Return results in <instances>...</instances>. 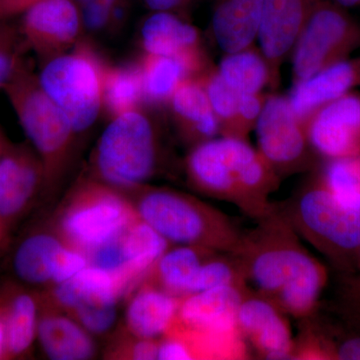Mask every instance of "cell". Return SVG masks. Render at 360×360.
Segmentation results:
<instances>
[{
  "instance_id": "cell-1",
  "label": "cell",
  "mask_w": 360,
  "mask_h": 360,
  "mask_svg": "<svg viewBox=\"0 0 360 360\" xmlns=\"http://www.w3.org/2000/svg\"><path fill=\"white\" fill-rule=\"evenodd\" d=\"M264 227L243 239L236 253L243 277L255 284L260 295L276 303L281 311L295 317L311 314L328 279L326 270L295 243L288 221L262 219Z\"/></svg>"
},
{
  "instance_id": "cell-2",
  "label": "cell",
  "mask_w": 360,
  "mask_h": 360,
  "mask_svg": "<svg viewBox=\"0 0 360 360\" xmlns=\"http://www.w3.org/2000/svg\"><path fill=\"white\" fill-rule=\"evenodd\" d=\"M186 174L200 193L229 201L259 220L272 213L269 194L278 174L246 139L217 136L193 146Z\"/></svg>"
},
{
  "instance_id": "cell-3",
  "label": "cell",
  "mask_w": 360,
  "mask_h": 360,
  "mask_svg": "<svg viewBox=\"0 0 360 360\" xmlns=\"http://www.w3.org/2000/svg\"><path fill=\"white\" fill-rule=\"evenodd\" d=\"M134 205L139 219L172 245H191L236 255L243 243L231 219L212 206L168 188L142 191Z\"/></svg>"
},
{
  "instance_id": "cell-4",
  "label": "cell",
  "mask_w": 360,
  "mask_h": 360,
  "mask_svg": "<svg viewBox=\"0 0 360 360\" xmlns=\"http://www.w3.org/2000/svg\"><path fill=\"white\" fill-rule=\"evenodd\" d=\"M139 217L134 202L115 187L87 181L66 198L56 214L54 232L66 245L87 255L122 236Z\"/></svg>"
},
{
  "instance_id": "cell-5",
  "label": "cell",
  "mask_w": 360,
  "mask_h": 360,
  "mask_svg": "<svg viewBox=\"0 0 360 360\" xmlns=\"http://www.w3.org/2000/svg\"><path fill=\"white\" fill-rule=\"evenodd\" d=\"M158 161L155 127L139 108L113 117L97 144V174L115 188L141 187L155 174Z\"/></svg>"
},
{
  "instance_id": "cell-6",
  "label": "cell",
  "mask_w": 360,
  "mask_h": 360,
  "mask_svg": "<svg viewBox=\"0 0 360 360\" xmlns=\"http://www.w3.org/2000/svg\"><path fill=\"white\" fill-rule=\"evenodd\" d=\"M44 168V181L63 170L75 131L68 116L45 94L39 79L21 70L4 87Z\"/></svg>"
},
{
  "instance_id": "cell-7",
  "label": "cell",
  "mask_w": 360,
  "mask_h": 360,
  "mask_svg": "<svg viewBox=\"0 0 360 360\" xmlns=\"http://www.w3.org/2000/svg\"><path fill=\"white\" fill-rule=\"evenodd\" d=\"M290 224L335 264L359 260L360 214L341 205L323 186L312 187L291 208Z\"/></svg>"
},
{
  "instance_id": "cell-8",
  "label": "cell",
  "mask_w": 360,
  "mask_h": 360,
  "mask_svg": "<svg viewBox=\"0 0 360 360\" xmlns=\"http://www.w3.org/2000/svg\"><path fill=\"white\" fill-rule=\"evenodd\" d=\"M103 70L87 49H80L51 58L40 73V86L68 116L75 134L90 129L98 117Z\"/></svg>"
},
{
  "instance_id": "cell-9",
  "label": "cell",
  "mask_w": 360,
  "mask_h": 360,
  "mask_svg": "<svg viewBox=\"0 0 360 360\" xmlns=\"http://www.w3.org/2000/svg\"><path fill=\"white\" fill-rule=\"evenodd\" d=\"M360 47V25L333 0L321 2L291 51L293 82L349 58Z\"/></svg>"
},
{
  "instance_id": "cell-10",
  "label": "cell",
  "mask_w": 360,
  "mask_h": 360,
  "mask_svg": "<svg viewBox=\"0 0 360 360\" xmlns=\"http://www.w3.org/2000/svg\"><path fill=\"white\" fill-rule=\"evenodd\" d=\"M255 130L258 151L279 177L309 165L314 151L310 146L307 123L296 116L288 96L267 94Z\"/></svg>"
},
{
  "instance_id": "cell-11",
  "label": "cell",
  "mask_w": 360,
  "mask_h": 360,
  "mask_svg": "<svg viewBox=\"0 0 360 360\" xmlns=\"http://www.w3.org/2000/svg\"><path fill=\"white\" fill-rule=\"evenodd\" d=\"M323 0H264L257 41L276 89L281 70L314 9Z\"/></svg>"
},
{
  "instance_id": "cell-12",
  "label": "cell",
  "mask_w": 360,
  "mask_h": 360,
  "mask_svg": "<svg viewBox=\"0 0 360 360\" xmlns=\"http://www.w3.org/2000/svg\"><path fill=\"white\" fill-rule=\"evenodd\" d=\"M312 150L328 160L360 155V92L319 108L307 124Z\"/></svg>"
},
{
  "instance_id": "cell-13",
  "label": "cell",
  "mask_w": 360,
  "mask_h": 360,
  "mask_svg": "<svg viewBox=\"0 0 360 360\" xmlns=\"http://www.w3.org/2000/svg\"><path fill=\"white\" fill-rule=\"evenodd\" d=\"M44 182V168L39 155L22 146H6L0 155V240L11 225L32 205Z\"/></svg>"
},
{
  "instance_id": "cell-14",
  "label": "cell",
  "mask_w": 360,
  "mask_h": 360,
  "mask_svg": "<svg viewBox=\"0 0 360 360\" xmlns=\"http://www.w3.org/2000/svg\"><path fill=\"white\" fill-rule=\"evenodd\" d=\"M141 41L146 53L176 58L191 77L212 70L198 30L175 13L156 11L144 21Z\"/></svg>"
},
{
  "instance_id": "cell-15",
  "label": "cell",
  "mask_w": 360,
  "mask_h": 360,
  "mask_svg": "<svg viewBox=\"0 0 360 360\" xmlns=\"http://www.w3.org/2000/svg\"><path fill=\"white\" fill-rule=\"evenodd\" d=\"M243 286L225 285L187 295L180 300L174 326L195 335L238 331V311Z\"/></svg>"
},
{
  "instance_id": "cell-16",
  "label": "cell",
  "mask_w": 360,
  "mask_h": 360,
  "mask_svg": "<svg viewBox=\"0 0 360 360\" xmlns=\"http://www.w3.org/2000/svg\"><path fill=\"white\" fill-rule=\"evenodd\" d=\"M82 22L73 0H42L25 11L22 30L40 56L53 58L77 40Z\"/></svg>"
},
{
  "instance_id": "cell-17",
  "label": "cell",
  "mask_w": 360,
  "mask_h": 360,
  "mask_svg": "<svg viewBox=\"0 0 360 360\" xmlns=\"http://www.w3.org/2000/svg\"><path fill=\"white\" fill-rule=\"evenodd\" d=\"M281 309L264 296L245 295L239 305L238 326L258 354L266 359L295 356L291 333Z\"/></svg>"
},
{
  "instance_id": "cell-18",
  "label": "cell",
  "mask_w": 360,
  "mask_h": 360,
  "mask_svg": "<svg viewBox=\"0 0 360 360\" xmlns=\"http://www.w3.org/2000/svg\"><path fill=\"white\" fill-rule=\"evenodd\" d=\"M360 86V56L329 66L314 77L295 82L288 98L303 122L319 108Z\"/></svg>"
},
{
  "instance_id": "cell-19",
  "label": "cell",
  "mask_w": 360,
  "mask_h": 360,
  "mask_svg": "<svg viewBox=\"0 0 360 360\" xmlns=\"http://www.w3.org/2000/svg\"><path fill=\"white\" fill-rule=\"evenodd\" d=\"M37 338L51 359L86 360L96 354L92 335L45 295L39 297Z\"/></svg>"
},
{
  "instance_id": "cell-20",
  "label": "cell",
  "mask_w": 360,
  "mask_h": 360,
  "mask_svg": "<svg viewBox=\"0 0 360 360\" xmlns=\"http://www.w3.org/2000/svg\"><path fill=\"white\" fill-rule=\"evenodd\" d=\"M181 298L142 281L127 305L125 324L135 338L158 340L174 326Z\"/></svg>"
},
{
  "instance_id": "cell-21",
  "label": "cell",
  "mask_w": 360,
  "mask_h": 360,
  "mask_svg": "<svg viewBox=\"0 0 360 360\" xmlns=\"http://www.w3.org/2000/svg\"><path fill=\"white\" fill-rule=\"evenodd\" d=\"M168 104L180 134L193 146L219 136V122L200 77L182 80Z\"/></svg>"
},
{
  "instance_id": "cell-22",
  "label": "cell",
  "mask_w": 360,
  "mask_h": 360,
  "mask_svg": "<svg viewBox=\"0 0 360 360\" xmlns=\"http://www.w3.org/2000/svg\"><path fill=\"white\" fill-rule=\"evenodd\" d=\"M122 295L115 277L92 265H87L70 281L51 286L45 295L68 314L84 307H116Z\"/></svg>"
},
{
  "instance_id": "cell-23",
  "label": "cell",
  "mask_w": 360,
  "mask_h": 360,
  "mask_svg": "<svg viewBox=\"0 0 360 360\" xmlns=\"http://www.w3.org/2000/svg\"><path fill=\"white\" fill-rule=\"evenodd\" d=\"M264 0H217L212 30L219 49L232 53L257 40Z\"/></svg>"
},
{
  "instance_id": "cell-24",
  "label": "cell",
  "mask_w": 360,
  "mask_h": 360,
  "mask_svg": "<svg viewBox=\"0 0 360 360\" xmlns=\"http://www.w3.org/2000/svg\"><path fill=\"white\" fill-rule=\"evenodd\" d=\"M39 296L20 286L0 290V315L6 338V359L25 356L37 336Z\"/></svg>"
},
{
  "instance_id": "cell-25",
  "label": "cell",
  "mask_w": 360,
  "mask_h": 360,
  "mask_svg": "<svg viewBox=\"0 0 360 360\" xmlns=\"http://www.w3.org/2000/svg\"><path fill=\"white\" fill-rule=\"evenodd\" d=\"M68 246L56 232L30 234L21 241L14 253L15 276L28 285L51 288Z\"/></svg>"
},
{
  "instance_id": "cell-26",
  "label": "cell",
  "mask_w": 360,
  "mask_h": 360,
  "mask_svg": "<svg viewBox=\"0 0 360 360\" xmlns=\"http://www.w3.org/2000/svg\"><path fill=\"white\" fill-rule=\"evenodd\" d=\"M213 251L191 245L169 248L143 281L155 284L176 297L193 295L201 265Z\"/></svg>"
},
{
  "instance_id": "cell-27",
  "label": "cell",
  "mask_w": 360,
  "mask_h": 360,
  "mask_svg": "<svg viewBox=\"0 0 360 360\" xmlns=\"http://www.w3.org/2000/svg\"><path fill=\"white\" fill-rule=\"evenodd\" d=\"M129 292L148 276L172 243L146 221L135 220L122 234Z\"/></svg>"
},
{
  "instance_id": "cell-28",
  "label": "cell",
  "mask_w": 360,
  "mask_h": 360,
  "mask_svg": "<svg viewBox=\"0 0 360 360\" xmlns=\"http://www.w3.org/2000/svg\"><path fill=\"white\" fill-rule=\"evenodd\" d=\"M217 70L225 84L238 94H262L264 87L270 84L269 65L255 44L243 51L225 54Z\"/></svg>"
},
{
  "instance_id": "cell-29",
  "label": "cell",
  "mask_w": 360,
  "mask_h": 360,
  "mask_svg": "<svg viewBox=\"0 0 360 360\" xmlns=\"http://www.w3.org/2000/svg\"><path fill=\"white\" fill-rule=\"evenodd\" d=\"M143 101L141 65L103 68V106L111 116L137 110Z\"/></svg>"
},
{
  "instance_id": "cell-30",
  "label": "cell",
  "mask_w": 360,
  "mask_h": 360,
  "mask_svg": "<svg viewBox=\"0 0 360 360\" xmlns=\"http://www.w3.org/2000/svg\"><path fill=\"white\" fill-rule=\"evenodd\" d=\"M139 65L143 101L153 105L168 103L180 82L191 77L184 65L169 56L146 53Z\"/></svg>"
},
{
  "instance_id": "cell-31",
  "label": "cell",
  "mask_w": 360,
  "mask_h": 360,
  "mask_svg": "<svg viewBox=\"0 0 360 360\" xmlns=\"http://www.w3.org/2000/svg\"><path fill=\"white\" fill-rule=\"evenodd\" d=\"M208 98L217 116L219 127V136L246 139L241 124V97L236 90L225 82L217 68H212L201 75Z\"/></svg>"
},
{
  "instance_id": "cell-32",
  "label": "cell",
  "mask_w": 360,
  "mask_h": 360,
  "mask_svg": "<svg viewBox=\"0 0 360 360\" xmlns=\"http://www.w3.org/2000/svg\"><path fill=\"white\" fill-rule=\"evenodd\" d=\"M321 186L341 205L360 214V155L328 160Z\"/></svg>"
},
{
  "instance_id": "cell-33",
  "label": "cell",
  "mask_w": 360,
  "mask_h": 360,
  "mask_svg": "<svg viewBox=\"0 0 360 360\" xmlns=\"http://www.w3.org/2000/svg\"><path fill=\"white\" fill-rule=\"evenodd\" d=\"M72 319L86 329L90 335H101L110 331L117 317L116 307H84L71 312Z\"/></svg>"
},
{
  "instance_id": "cell-34",
  "label": "cell",
  "mask_w": 360,
  "mask_h": 360,
  "mask_svg": "<svg viewBox=\"0 0 360 360\" xmlns=\"http://www.w3.org/2000/svg\"><path fill=\"white\" fill-rule=\"evenodd\" d=\"M131 336V340H124L122 343H118L113 352H111V356H117V359H158V340H144Z\"/></svg>"
},
{
  "instance_id": "cell-35",
  "label": "cell",
  "mask_w": 360,
  "mask_h": 360,
  "mask_svg": "<svg viewBox=\"0 0 360 360\" xmlns=\"http://www.w3.org/2000/svg\"><path fill=\"white\" fill-rule=\"evenodd\" d=\"M158 359L189 360L194 359L193 349L186 338L174 329L170 328L167 335L158 340Z\"/></svg>"
},
{
  "instance_id": "cell-36",
  "label": "cell",
  "mask_w": 360,
  "mask_h": 360,
  "mask_svg": "<svg viewBox=\"0 0 360 360\" xmlns=\"http://www.w3.org/2000/svg\"><path fill=\"white\" fill-rule=\"evenodd\" d=\"M15 51L13 35L0 30V87H6L20 70Z\"/></svg>"
},
{
  "instance_id": "cell-37",
  "label": "cell",
  "mask_w": 360,
  "mask_h": 360,
  "mask_svg": "<svg viewBox=\"0 0 360 360\" xmlns=\"http://www.w3.org/2000/svg\"><path fill=\"white\" fill-rule=\"evenodd\" d=\"M116 6L99 2L84 4L80 11L82 23L85 27L94 32L103 30L110 23L111 18H115Z\"/></svg>"
},
{
  "instance_id": "cell-38",
  "label": "cell",
  "mask_w": 360,
  "mask_h": 360,
  "mask_svg": "<svg viewBox=\"0 0 360 360\" xmlns=\"http://www.w3.org/2000/svg\"><path fill=\"white\" fill-rule=\"evenodd\" d=\"M328 359L360 360V335L347 336L326 347Z\"/></svg>"
},
{
  "instance_id": "cell-39",
  "label": "cell",
  "mask_w": 360,
  "mask_h": 360,
  "mask_svg": "<svg viewBox=\"0 0 360 360\" xmlns=\"http://www.w3.org/2000/svg\"><path fill=\"white\" fill-rule=\"evenodd\" d=\"M40 1L42 0H0V18L25 13Z\"/></svg>"
},
{
  "instance_id": "cell-40",
  "label": "cell",
  "mask_w": 360,
  "mask_h": 360,
  "mask_svg": "<svg viewBox=\"0 0 360 360\" xmlns=\"http://www.w3.org/2000/svg\"><path fill=\"white\" fill-rule=\"evenodd\" d=\"M193 0H144L146 6L153 11L172 13L188 6Z\"/></svg>"
},
{
  "instance_id": "cell-41",
  "label": "cell",
  "mask_w": 360,
  "mask_h": 360,
  "mask_svg": "<svg viewBox=\"0 0 360 360\" xmlns=\"http://www.w3.org/2000/svg\"><path fill=\"white\" fill-rule=\"evenodd\" d=\"M0 359H6V338L4 321L0 315Z\"/></svg>"
},
{
  "instance_id": "cell-42",
  "label": "cell",
  "mask_w": 360,
  "mask_h": 360,
  "mask_svg": "<svg viewBox=\"0 0 360 360\" xmlns=\"http://www.w3.org/2000/svg\"><path fill=\"white\" fill-rule=\"evenodd\" d=\"M333 1L345 8L360 6V0H333Z\"/></svg>"
},
{
  "instance_id": "cell-43",
  "label": "cell",
  "mask_w": 360,
  "mask_h": 360,
  "mask_svg": "<svg viewBox=\"0 0 360 360\" xmlns=\"http://www.w3.org/2000/svg\"><path fill=\"white\" fill-rule=\"evenodd\" d=\"M77 1L80 4V6L91 4V2H99V4H110V6H116L120 4V0H77Z\"/></svg>"
},
{
  "instance_id": "cell-44",
  "label": "cell",
  "mask_w": 360,
  "mask_h": 360,
  "mask_svg": "<svg viewBox=\"0 0 360 360\" xmlns=\"http://www.w3.org/2000/svg\"><path fill=\"white\" fill-rule=\"evenodd\" d=\"M4 148V141H2V139H0V155H1L2 149ZM0 243H1V240H0Z\"/></svg>"
},
{
  "instance_id": "cell-45",
  "label": "cell",
  "mask_w": 360,
  "mask_h": 360,
  "mask_svg": "<svg viewBox=\"0 0 360 360\" xmlns=\"http://www.w3.org/2000/svg\"><path fill=\"white\" fill-rule=\"evenodd\" d=\"M357 262H359V264H360V250L359 253V260H357Z\"/></svg>"
},
{
  "instance_id": "cell-46",
  "label": "cell",
  "mask_w": 360,
  "mask_h": 360,
  "mask_svg": "<svg viewBox=\"0 0 360 360\" xmlns=\"http://www.w3.org/2000/svg\"><path fill=\"white\" fill-rule=\"evenodd\" d=\"M0 139H1V137H0Z\"/></svg>"
},
{
  "instance_id": "cell-47",
  "label": "cell",
  "mask_w": 360,
  "mask_h": 360,
  "mask_svg": "<svg viewBox=\"0 0 360 360\" xmlns=\"http://www.w3.org/2000/svg\"><path fill=\"white\" fill-rule=\"evenodd\" d=\"M0 245H1V243H0Z\"/></svg>"
}]
</instances>
